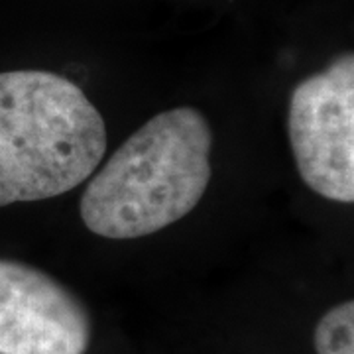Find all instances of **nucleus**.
<instances>
[{
  "instance_id": "1",
  "label": "nucleus",
  "mask_w": 354,
  "mask_h": 354,
  "mask_svg": "<svg viewBox=\"0 0 354 354\" xmlns=\"http://www.w3.org/2000/svg\"><path fill=\"white\" fill-rule=\"evenodd\" d=\"M211 148L201 111L156 114L88 181L79 203L85 227L102 239L130 241L189 215L211 181Z\"/></svg>"
},
{
  "instance_id": "2",
  "label": "nucleus",
  "mask_w": 354,
  "mask_h": 354,
  "mask_svg": "<svg viewBox=\"0 0 354 354\" xmlns=\"http://www.w3.org/2000/svg\"><path fill=\"white\" fill-rule=\"evenodd\" d=\"M104 152V118L79 85L39 69L0 73V207L75 189Z\"/></svg>"
},
{
  "instance_id": "3",
  "label": "nucleus",
  "mask_w": 354,
  "mask_h": 354,
  "mask_svg": "<svg viewBox=\"0 0 354 354\" xmlns=\"http://www.w3.org/2000/svg\"><path fill=\"white\" fill-rule=\"evenodd\" d=\"M291 152L309 189L354 201V57L342 53L293 88L288 113Z\"/></svg>"
},
{
  "instance_id": "4",
  "label": "nucleus",
  "mask_w": 354,
  "mask_h": 354,
  "mask_svg": "<svg viewBox=\"0 0 354 354\" xmlns=\"http://www.w3.org/2000/svg\"><path fill=\"white\" fill-rule=\"evenodd\" d=\"M87 307L34 266L0 260V354H85Z\"/></svg>"
},
{
  "instance_id": "5",
  "label": "nucleus",
  "mask_w": 354,
  "mask_h": 354,
  "mask_svg": "<svg viewBox=\"0 0 354 354\" xmlns=\"http://www.w3.org/2000/svg\"><path fill=\"white\" fill-rule=\"evenodd\" d=\"M317 354H354V304L330 307L319 319L313 335Z\"/></svg>"
}]
</instances>
